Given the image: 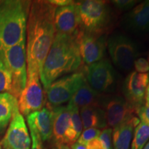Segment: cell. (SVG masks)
I'll return each mask as SVG.
<instances>
[{
	"label": "cell",
	"mask_w": 149,
	"mask_h": 149,
	"mask_svg": "<svg viewBox=\"0 0 149 149\" xmlns=\"http://www.w3.org/2000/svg\"><path fill=\"white\" fill-rule=\"evenodd\" d=\"M49 2L55 6L56 7H60L73 4L75 1H71V0H51Z\"/></svg>",
	"instance_id": "32"
},
{
	"label": "cell",
	"mask_w": 149,
	"mask_h": 149,
	"mask_svg": "<svg viewBox=\"0 0 149 149\" xmlns=\"http://www.w3.org/2000/svg\"><path fill=\"white\" fill-rule=\"evenodd\" d=\"M45 149H47V148H45ZM56 149H57V148H56Z\"/></svg>",
	"instance_id": "40"
},
{
	"label": "cell",
	"mask_w": 149,
	"mask_h": 149,
	"mask_svg": "<svg viewBox=\"0 0 149 149\" xmlns=\"http://www.w3.org/2000/svg\"><path fill=\"white\" fill-rule=\"evenodd\" d=\"M135 71L138 73H146L149 71V64L148 61L144 58H138L134 62Z\"/></svg>",
	"instance_id": "29"
},
{
	"label": "cell",
	"mask_w": 149,
	"mask_h": 149,
	"mask_svg": "<svg viewBox=\"0 0 149 149\" xmlns=\"http://www.w3.org/2000/svg\"><path fill=\"white\" fill-rule=\"evenodd\" d=\"M55 6L49 1H31L26 26L27 69L42 73L48 51L56 34Z\"/></svg>",
	"instance_id": "1"
},
{
	"label": "cell",
	"mask_w": 149,
	"mask_h": 149,
	"mask_svg": "<svg viewBox=\"0 0 149 149\" xmlns=\"http://www.w3.org/2000/svg\"><path fill=\"white\" fill-rule=\"evenodd\" d=\"M104 104L107 126L111 128L116 127L136 113L135 110L128 105L125 99L120 96L107 99Z\"/></svg>",
	"instance_id": "13"
},
{
	"label": "cell",
	"mask_w": 149,
	"mask_h": 149,
	"mask_svg": "<svg viewBox=\"0 0 149 149\" xmlns=\"http://www.w3.org/2000/svg\"><path fill=\"white\" fill-rule=\"evenodd\" d=\"M17 109V99L10 93H0V133L8 125Z\"/></svg>",
	"instance_id": "21"
},
{
	"label": "cell",
	"mask_w": 149,
	"mask_h": 149,
	"mask_svg": "<svg viewBox=\"0 0 149 149\" xmlns=\"http://www.w3.org/2000/svg\"><path fill=\"white\" fill-rule=\"evenodd\" d=\"M70 111V122L68 129L64 135V144L70 146L76 142L82 133L83 125L80 117L79 109L75 107H69L66 106Z\"/></svg>",
	"instance_id": "22"
},
{
	"label": "cell",
	"mask_w": 149,
	"mask_h": 149,
	"mask_svg": "<svg viewBox=\"0 0 149 149\" xmlns=\"http://www.w3.org/2000/svg\"><path fill=\"white\" fill-rule=\"evenodd\" d=\"M139 123L138 117L133 115L113 128V149H130L134 130Z\"/></svg>",
	"instance_id": "17"
},
{
	"label": "cell",
	"mask_w": 149,
	"mask_h": 149,
	"mask_svg": "<svg viewBox=\"0 0 149 149\" xmlns=\"http://www.w3.org/2000/svg\"><path fill=\"white\" fill-rule=\"evenodd\" d=\"M136 114L138 115V118L140 122L144 123L149 126V106L143 105L137 111H136Z\"/></svg>",
	"instance_id": "30"
},
{
	"label": "cell",
	"mask_w": 149,
	"mask_h": 149,
	"mask_svg": "<svg viewBox=\"0 0 149 149\" xmlns=\"http://www.w3.org/2000/svg\"><path fill=\"white\" fill-rule=\"evenodd\" d=\"M142 149H149V141L146 143V144L145 145L144 147Z\"/></svg>",
	"instance_id": "36"
},
{
	"label": "cell",
	"mask_w": 149,
	"mask_h": 149,
	"mask_svg": "<svg viewBox=\"0 0 149 149\" xmlns=\"http://www.w3.org/2000/svg\"><path fill=\"white\" fill-rule=\"evenodd\" d=\"M12 76L0 56V93H12Z\"/></svg>",
	"instance_id": "24"
},
{
	"label": "cell",
	"mask_w": 149,
	"mask_h": 149,
	"mask_svg": "<svg viewBox=\"0 0 149 149\" xmlns=\"http://www.w3.org/2000/svg\"><path fill=\"white\" fill-rule=\"evenodd\" d=\"M107 44L113 64L123 71L131 70L139 55L135 43L123 33H115Z\"/></svg>",
	"instance_id": "6"
},
{
	"label": "cell",
	"mask_w": 149,
	"mask_h": 149,
	"mask_svg": "<svg viewBox=\"0 0 149 149\" xmlns=\"http://www.w3.org/2000/svg\"><path fill=\"white\" fill-rule=\"evenodd\" d=\"M75 33L66 35L56 33L40 74L41 82L45 91L59 77L77 72L81 68L82 60Z\"/></svg>",
	"instance_id": "2"
},
{
	"label": "cell",
	"mask_w": 149,
	"mask_h": 149,
	"mask_svg": "<svg viewBox=\"0 0 149 149\" xmlns=\"http://www.w3.org/2000/svg\"><path fill=\"white\" fill-rule=\"evenodd\" d=\"M86 146L87 149H104L99 137L89 141L86 145Z\"/></svg>",
	"instance_id": "31"
},
{
	"label": "cell",
	"mask_w": 149,
	"mask_h": 149,
	"mask_svg": "<svg viewBox=\"0 0 149 149\" xmlns=\"http://www.w3.org/2000/svg\"><path fill=\"white\" fill-rule=\"evenodd\" d=\"M40 80V72L27 69V81L17 99L18 109L22 115L28 116L45 106V96Z\"/></svg>",
	"instance_id": "8"
},
{
	"label": "cell",
	"mask_w": 149,
	"mask_h": 149,
	"mask_svg": "<svg viewBox=\"0 0 149 149\" xmlns=\"http://www.w3.org/2000/svg\"><path fill=\"white\" fill-rule=\"evenodd\" d=\"M26 38L12 47L0 51V56L12 76V93L18 99L27 81V63Z\"/></svg>",
	"instance_id": "5"
},
{
	"label": "cell",
	"mask_w": 149,
	"mask_h": 149,
	"mask_svg": "<svg viewBox=\"0 0 149 149\" xmlns=\"http://www.w3.org/2000/svg\"><path fill=\"white\" fill-rule=\"evenodd\" d=\"M148 140L149 126L140 122L134 130L131 149H142Z\"/></svg>",
	"instance_id": "23"
},
{
	"label": "cell",
	"mask_w": 149,
	"mask_h": 149,
	"mask_svg": "<svg viewBox=\"0 0 149 149\" xmlns=\"http://www.w3.org/2000/svg\"><path fill=\"white\" fill-rule=\"evenodd\" d=\"M30 130V135L31 137V149H43L42 141L40 136L37 133L32 126L29 125Z\"/></svg>",
	"instance_id": "27"
},
{
	"label": "cell",
	"mask_w": 149,
	"mask_h": 149,
	"mask_svg": "<svg viewBox=\"0 0 149 149\" xmlns=\"http://www.w3.org/2000/svg\"><path fill=\"white\" fill-rule=\"evenodd\" d=\"M57 149H71L69 146H68V145H66V144L61 145V146H59V147H57Z\"/></svg>",
	"instance_id": "35"
},
{
	"label": "cell",
	"mask_w": 149,
	"mask_h": 149,
	"mask_svg": "<svg viewBox=\"0 0 149 149\" xmlns=\"http://www.w3.org/2000/svg\"><path fill=\"white\" fill-rule=\"evenodd\" d=\"M79 115L84 130L90 128L100 129L107 126L106 113L101 104L84 107L80 109Z\"/></svg>",
	"instance_id": "19"
},
{
	"label": "cell",
	"mask_w": 149,
	"mask_h": 149,
	"mask_svg": "<svg viewBox=\"0 0 149 149\" xmlns=\"http://www.w3.org/2000/svg\"><path fill=\"white\" fill-rule=\"evenodd\" d=\"M84 80L85 76L83 70L55 80L46 90L47 105L53 109L69 102Z\"/></svg>",
	"instance_id": "7"
},
{
	"label": "cell",
	"mask_w": 149,
	"mask_h": 149,
	"mask_svg": "<svg viewBox=\"0 0 149 149\" xmlns=\"http://www.w3.org/2000/svg\"><path fill=\"white\" fill-rule=\"evenodd\" d=\"M144 105L149 106V84L146 89V93H145V97H144Z\"/></svg>",
	"instance_id": "34"
},
{
	"label": "cell",
	"mask_w": 149,
	"mask_h": 149,
	"mask_svg": "<svg viewBox=\"0 0 149 149\" xmlns=\"http://www.w3.org/2000/svg\"><path fill=\"white\" fill-rule=\"evenodd\" d=\"M26 117L28 124L35 128L40 136L42 142L53 138V109L46 105L41 110L29 114Z\"/></svg>",
	"instance_id": "15"
},
{
	"label": "cell",
	"mask_w": 149,
	"mask_h": 149,
	"mask_svg": "<svg viewBox=\"0 0 149 149\" xmlns=\"http://www.w3.org/2000/svg\"><path fill=\"white\" fill-rule=\"evenodd\" d=\"M149 84V72L138 73L132 71L123 84V94L130 107L135 112L144 104L146 89Z\"/></svg>",
	"instance_id": "12"
},
{
	"label": "cell",
	"mask_w": 149,
	"mask_h": 149,
	"mask_svg": "<svg viewBox=\"0 0 149 149\" xmlns=\"http://www.w3.org/2000/svg\"><path fill=\"white\" fill-rule=\"evenodd\" d=\"M148 64H149V55L148 56Z\"/></svg>",
	"instance_id": "37"
},
{
	"label": "cell",
	"mask_w": 149,
	"mask_h": 149,
	"mask_svg": "<svg viewBox=\"0 0 149 149\" xmlns=\"http://www.w3.org/2000/svg\"><path fill=\"white\" fill-rule=\"evenodd\" d=\"M0 146L2 149H31V135L19 109L15 111Z\"/></svg>",
	"instance_id": "11"
},
{
	"label": "cell",
	"mask_w": 149,
	"mask_h": 149,
	"mask_svg": "<svg viewBox=\"0 0 149 149\" xmlns=\"http://www.w3.org/2000/svg\"><path fill=\"white\" fill-rule=\"evenodd\" d=\"M1 1H0V3H1Z\"/></svg>",
	"instance_id": "39"
},
{
	"label": "cell",
	"mask_w": 149,
	"mask_h": 149,
	"mask_svg": "<svg viewBox=\"0 0 149 149\" xmlns=\"http://www.w3.org/2000/svg\"><path fill=\"white\" fill-rule=\"evenodd\" d=\"M0 149H2V148H1V146H0Z\"/></svg>",
	"instance_id": "38"
},
{
	"label": "cell",
	"mask_w": 149,
	"mask_h": 149,
	"mask_svg": "<svg viewBox=\"0 0 149 149\" xmlns=\"http://www.w3.org/2000/svg\"><path fill=\"white\" fill-rule=\"evenodd\" d=\"M126 29L135 33L149 31V1L139 3L126 13L123 19Z\"/></svg>",
	"instance_id": "16"
},
{
	"label": "cell",
	"mask_w": 149,
	"mask_h": 149,
	"mask_svg": "<svg viewBox=\"0 0 149 149\" xmlns=\"http://www.w3.org/2000/svg\"><path fill=\"white\" fill-rule=\"evenodd\" d=\"M70 148L71 149H87L86 146L84 145L80 144L79 143H77V141L74 142V144L70 145Z\"/></svg>",
	"instance_id": "33"
},
{
	"label": "cell",
	"mask_w": 149,
	"mask_h": 149,
	"mask_svg": "<svg viewBox=\"0 0 149 149\" xmlns=\"http://www.w3.org/2000/svg\"><path fill=\"white\" fill-rule=\"evenodd\" d=\"M79 29L88 33L104 35L111 21L109 4L102 0H85L76 1Z\"/></svg>",
	"instance_id": "4"
},
{
	"label": "cell",
	"mask_w": 149,
	"mask_h": 149,
	"mask_svg": "<svg viewBox=\"0 0 149 149\" xmlns=\"http://www.w3.org/2000/svg\"><path fill=\"white\" fill-rule=\"evenodd\" d=\"M112 134L113 128L110 127L104 128L100 133L99 139L101 141L104 149H112Z\"/></svg>",
	"instance_id": "26"
},
{
	"label": "cell",
	"mask_w": 149,
	"mask_h": 149,
	"mask_svg": "<svg viewBox=\"0 0 149 149\" xmlns=\"http://www.w3.org/2000/svg\"><path fill=\"white\" fill-rule=\"evenodd\" d=\"M53 111V138L56 148L64 144V135L69 126L70 122V111L64 106L55 107Z\"/></svg>",
	"instance_id": "18"
},
{
	"label": "cell",
	"mask_w": 149,
	"mask_h": 149,
	"mask_svg": "<svg viewBox=\"0 0 149 149\" xmlns=\"http://www.w3.org/2000/svg\"><path fill=\"white\" fill-rule=\"evenodd\" d=\"M85 79L93 91L98 94L112 92L116 82V72L109 60H101L84 67Z\"/></svg>",
	"instance_id": "9"
},
{
	"label": "cell",
	"mask_w": 149,
	"mask_h": 149,
	"mask_svg": "<svg viewBox=\"0 0 149 149\" xmlns=\"http://www.w3.org/2000/svg\"><path fill=\"white\" fill-rule=\"evenodd\" d=\"M31 3L6 0L0 3V51L16 45L26 37Z\"/></svg>",
	"instance_id": "3"
},
{
	"label": "cell",
	"mask_w": 149,
	"mask_h": 149,
	"mask_svg": "<svg viewBox=\"0 0 149 149\" xmlns=\"http://www.w3.org/2000/svg\"><path fill=\"white\" fill-rule=\"evenodd\" d=\"M100 95L91 88L86 81V79L81 86L70 99L67 106L69 107H75L81 109L84 107L100 104L99 99Z\"/></svg>",
	"instance_id": "20"
},
{
	"label": "cell",
	"mask_w": 149,
	"mask_h": 149,
	"mask_svg": "<svg viewBox=\"0 0 149 149\" xmlns=\"http://www.w3.org/2000/svg\"><path fill=\"white\" fill-rule=\"evenodd\" d=\"M75 35L84 63L88 66L103 59L107 44L105 35L86 32L80 29Z\"/></svg>",
	"instance_id": "10"
},
{
	"label": "cell",
	"mask_w": 149,
	"mask_h": 149,
	"mask_svg": "<svg viewBox=\"0 0 149 149\" xmlns=\"http://www.w3.org/2000/svg\"><path fill=\"white\" fill-rule=\"evenodd\" d=\"M54 21L57 33L72 35L77 32L79 21L76 1L73 4L56 7Z\"/></svg>",
	"instance_id": "14"
},
{
	"label": "cell",
	"mask_w": 149,
	"mask_h": 149,
	"mask_svg": "<svg viewBox=\"0 0 149 149\" xmlns=\"http://www.w3.org/2000/svg\"><path fill=\"white\" fill-rule=\"evenodd\" d=\"M100 133H101V131L97 128H87V129H85L84 131H82V133H81L77 140V142L80 144L86 146L87 143L89 142L90 141L94 139L98 138L100 135Z\"/></svg>",
	"instance_id": "25"
},
{
	"label": "cell",
	"mask_w": 149,
	"mask_h": 149,
	"mask_svg": "<svg viewBox=\"0 0 149 149\" xmlns=\"http://www.w3.org/2000/svg\"><path fill=\"white\" fill-rule=\"evenodd\" d=\"M137 1H133V0H115L112 1L113 4L118 10L125 11L131 9L135 6Z\"/></svg>",
	"instance_id": "28"
}]
</instances>
